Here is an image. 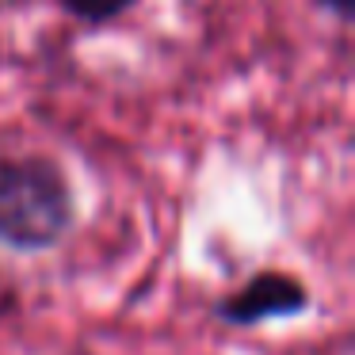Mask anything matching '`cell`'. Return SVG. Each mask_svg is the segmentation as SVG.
Returning a JSON list of instances; mask_svg holds the SVG:
<instances>
[{
	"label": "cell",
	"instance_id": "1",
	"mask_svg": "<svg viewBox=\"0 0 355 355\" xmlns=\"http://www.w3.org/2000/svg\"><path fill=\"white\" fill-rule=\"evenodd\" d=\"M73 225V191L65 172L46 157L0 161V245L19 252L50 248Z\"/></svg>",
	"mask_w": 355,
	"mask_h": 355
},
{
	"label": "cell",
	"instance_id": "2",
	"mask_svg": "<svg viewBox=\"0 0 355 355\" xmlns=\"http://www.w3.org/2000/svg\"><path fill=\"white\" fill-rule=\"evenodd\" d=\"M309 294L306 286L294 275H283V271H260L252 275L237 294L218 302V317L230 324H260L268 317H286L306 309Z\"/></svg>",
	"mask_w": 355,
	"mask_h": 355
},
{
	"label": "cell",
	"instance_id": "3",
	"mask_svg": "<svg viewBox=\"0 0 355 355\" xmlns=\"http://www.w3.org/2000/svg\"><path fill=\"white\" fill-rule=\"evenodd\" d=\"M138 0H62V8L80 24H107V19L123 16L126 8H134Z\"/></svg>",
	"mask_w": 355,
	"mask_h": 355
},
{
	"label": "cell",
	"instance_id": "4",
	"mask_svg": "<svg viewBox=\"0 0 355 355\" xmlns=\"http://www.w3.org/2000/svg\"><path fill=\"white\" fill-rule=\"evenodd\" d=\"M321 4H324V8H332V12H336V16H352V0H321Z\"/></svg>",
	"mask_w": 355,
	"mask_h": 355
}]
</instances>
